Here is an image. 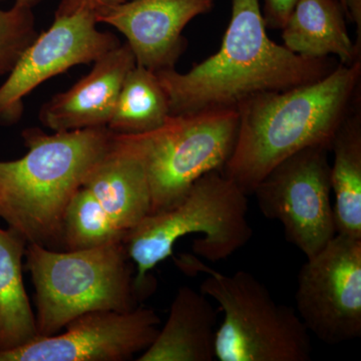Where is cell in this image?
I'll return each instance as SVG.
<instances>
[{
	"instance_id": "1",
	"label": "cell",
	"mask_w": 361,
	"mask_h": 361,
	"mask_svg": "<svg viewBox=\"0 0 361 361\" xmlns=\"http://www.w3.org/2000/svg\"><path fill=\"white\" fill-rule=\"evenodd\" d=\"M310 59L269 39L259 0H232V14L219 51L188 73H156L171 116L237 109L249 97L312 84L338 66Z\"/></svg>"
},
{
	"instance_id": "2",
	"label": "cell",
	"mask_w": 361,
	"mask_h": 361,
	"mask_svg": "<svg viewBox=\"0 0 361 361\" xmlns=\"http://www.w3.org/2000/svg\"><path fill=\"white\" fill-rule=\"evenodd\" d=\"M361 59L326 77L281 92H260L240 104L236 144L223 173L253 193L265 176L301 149L331 148L337 130L360 94Z\"/></svg>"
},
{
	"instance_id": "3",
	"label": "cell",
	"mask_w": 361,
	"mask_h": 361,
	"mask_svg": "<svg viewBox=\"0 0 361 361\" xmlns=\"http://www.w3.org/2000/svg\"><path fill=\"white\" fill-rule=\"evenodd\" d=\"M27 153L0 161V218L27 243L63 250L66 208L90 170L110 149L108 128L23 130Z\"/></svg>"
},
{
	"instance_id": "4",
	"label": "cell",
	"mask_w": 361,
	"mask_h": 361,
	"mask_svg": "<svg viewBox=\"0 0 361 361\" xmlns=\"http://www.w3.org/2000/svg\"><path fill=\"white\" fill-rule=\"evenodd\" d=\"M201 234L194 253L212 262L243 248L253 235L248 220V195L222 171L204 175L172 208L149 214L126 235L123 242L135 265V287L140 300L155 285L149 272L170 257L178 240Z\"/></svg>"
},
{
	"instance_id": "5",
	"label": "cell",
	"mask_w": 361,
	"mask_h": 361,
	"mask_svg": "<svg viewBox=\"0 0 361 361\" xmlns=\"http://www.w3.org/2000/svg\"><path fill=\"white\" fill-rule=\"evenodd\" d=\"M25 259L39 337L59 334L85 313L127 312L139 306L134 263L123 241L78 251L27 243Z\"/></svg>"
},
{
	"instance_id": "6",
	"label": "cell",
	"mask_w": 361,
	"mask_h": 361,
	"mask_svg": "<svg viewBox=\"0 0 361 361\" xmlns=\"http://www.w3.org/2000/svg\"><path fill=\"white\" fill-rule=\"evenodd\" d=\"M237 109L171 116L159 129L118 135L114 142L141 161L151 192L152 212L179 203L197 180L224 170L238 134Z\"/></svg>"
},
{
	"instance_id": "7",
	"label": "cell",
	"mask_w": 361,
	"mask_h": 361,
	"mask_svg": "<svg viewBox=\"0 0 361 361\" xmlns=\"http://www.w3.org/2000/svg\"><path fill=\"white\" fill-rule=\"evenodd\" d=\"M208 273L201 292L219 304L224 320L216 332L220 361H310V334L293 308L278 304L264 285L246 271Z\"/></svg>"
},
{
	"instance_id": "8",
	"label": "cell",
	"mask_w": 361,
	"mask_h": 361,
	"mask_svg": "<svg viewBox=\"0 0 361 361\" xmlns=\"http://www.w3.org/2000/svg\"><path fill=\"white\" fill-rule=\"evenodd\" d=\"M330 149L310 147L272 169L254 189L259 209L283 227L285 238L306 258L336 237Z\"/></svg>"
},
{
	"instance_id": "9",
	"label": "cell",
	"mask_w": 361,
	"mask_h": 361,
	"mask_svg": "<svg viewBox=\"0 0 361 361\" xmlns=\"http://www.w3.org/2000/svg\"><path fill=\"white\" fill-rule=\"evenodd\" d=\"M297 314L329 345L361 336V239L336 234L299 271Z\"/></svg>"
},
{
	"instance_id": "10",
	"label": "cell",
	"mask_w": 361,
	"mask_h": 361,
	"mask_svg": "<svg viewBox=\"0 0 361 361\" xmlns=\"http://www.w3.org/2000/svg\"><path fill=\"white\" fill-rule=\"evenodd\" d=\"M94 11L54 16L49 30L37 35L0 87V126L20 122L23 99L45 80L78 65L94 63L122 44L97 28Z\"/></svg>"
},
{
	"instance_id": "11",
	"label": "cell",
	"mask_w": 361,
	"mask_h": 361,
	"mask_svg": "<svg viewBox=\"0 0 361 361\" xmlns=\"http://www.w3.org/2000/svg\"><path fill=\"white\" fill-rule=\"evenodd\" d=\"M160 323L156 311L144 306L127 312L92 311L68 322L63 334L0 353V361L130 360L153 343Z\"/></svg>"
},
{
	"instance_id": "12",
	"label": "cell",
	"mask_w": 361,
	"mask_h": 361,
	"mask_svg": "<svg viewBox=\"0 0 361 361\" xmlns=\"http://www.w3.org/2000/svg\"><path fill=\"white\" fill-rule=\"evenodd\" d=\"M213 6L214 0H127L94 13L126 37L135 65L159 73L175 68L187 47L183 30Z\"/></svg>"
},
{
	"instance_id": "13",
	"label": "cell",
	"mask_w": 361,
	"mask_h": 361,
	"mask_svg": "<svg viewBox=\"0 0 361 361\" xmlns=\"http://www.w3.org/2000/svg\"><path fill=\"white\" fill-rule=\"evenodd\" d=\"M135 66L127 42L106 52L85 77L42 106L40 123L54 132L108 128L123 80Z\"/></svg>"
},
{
	"instance_id": "14",
	"label": "cell",
	"mask_w": 361,
	"mask_h": 361,
	"mask_svg": "<svg viewBox=\"0 0 361 361\" xmlns=\"http://www.w3.org/2000/svg\"><path fill=\"white\" fill-rule=\"evenodd\" d=\"M217 311L202 292L180 287L167 322L137 361H213Z\"/></svg>"
},
{
	"instance_id": "15",
	"label": "cell",
	"mask_w": 361,
	"mask_h": 361,
	"mask_svg": "<svg viewBox=\"0 0 361 361\" xmlns=\"http://www.w3.org/2000/svg\"><path fill=\"white\" fill-rule=\"evenodd\" d=\"M82 187L101 204L120 231L134 229L152 212L151 192L141 161L114 142Z\"/></svg>"
},
{
	"instance_id": "16",
	"label": "cell",
	"mask_w": 361,
	"mask_h": 361,
	"mask_svg": "<svg viewBox=\"0 0 361 361\" xmlns=\"http://www.w3.org/2000/svg\"><path fill=\"white\" fill-rule=\"evenodd\" d=\"M345 13L338 0H298L282 28L283 45L310 59L336 56L342 65L361 59L349 37Z\"/></svg>"
},
{
	"instance_id": "17",
	"label": "cell",
	"mask_w": 361,
	"mask_h": 361,
	"mask_svg": "<svg viewBox=\"0 0 361 361\" xmlns=\"http://www.w3.org/2000/svg\"><path fill=\"white\" fill-rule=\"evenodd\" d=\"M27 241L13 228H0V353L39 338L37 319L23 283Z\"/></svg>"
},
{
	"instance_id": "18",
	"label": "cell",
	"mask_w": 361,
	"mask_h": 361,
	"mask_svg": "<svg viewBox=\"0 0 361 361\" xmlns=\"http://www.w3.org/2000/svg\"><path fill=\"white\" fill-rule=\"evenodd\" d=\"M360 94L332 141L331 189L338 235L361 239Z\"/></svg>"
},
{
	"instance_id": "19",
	"label": "cell",
	"mask_w": 361,
	"mask_h": 361,
	"mask_svg": "<svg viewBox=\"0 0 361 361\" xmlns=\"http://www.w3.org/2000/svg\"><path fill=\"white\" fill-rule=\"evenodd\" d=\"M170 116L157 73L135 65L123 80L108 129L118 135L144 134L159 129Z\"/></svg>"
},
{
	"instance_id": "20",
	"label": "cell",
	"mask_w": 361,
	"mask_h": 361,
	"mask_svg": "<svg viewBox=\"0 0 361 361\" xmlns=\"http://www.w3.org/2000/svg\"><path fill=\"white\" fill-rule=\"evenodd\" d=\"M120 231L97 199L80 187L66 208L63 223V250L78 251L123 241Z\"/></svg>"
},
{
	"instance_id": "21",
	"label": "cell",
	"mask_w": 361,
	"mask_h": 361,
	"mask_svg": "<svg viewBox=\"0 0 361 361\" xmlns=\"http://www.w3.org/2000/svg\"><path fill=\"white\" fill-rule=\"evenodd\" d=\"M37 35L32 8L14 4L0 8V77L13 71Z\"/></svg>"
},
{
	"instance_id": "22",
	"label": "cell",
	"mask_w": 361,
	"mask_h": 361,
	"mask_svg": "<svg viewBox=\"0 0 361 361\" xmlns=\"http://www.w3.org/2000/svg\"><path fill=\"white\" fill-rule=\"evenodd\" d=\"M298 0H265L263 20L269 30H282Z\"/></svg>"
},
{
	"instance_id": "23",
	"label": "cell",
	"mask_w": 361,
	"mask_h": 361,
	"mask_svg": "<svg viewBox=\"0 0 361 361\" xmlns=\"http://www.w3.org/2000/svg\"><path fill=\"white\" fill-rule=\"evenodd\" d=\"M127 0H61L54 16H68L78 11H96L102 7L113 6Z\"/></svg>"
},
{
	"instance_id": "24",
	"label": "cell",
	"mask_w": 361,
	"mask_h": 361,
	"mask_svg": "<svg viewBox=\"0 0 361 361\" xmlns=\"http://www.w3.org/2000/svg\"><path fill=\"white\" fill-rule=\"evenodd\" d=\"M341 6L346 18L356 26L357 39L355 44L357 49L361 51V0H342Z\"/></svg>"
},
{
	"instance_id": "25",
	"label": "cell",
	"mask_w": 361,
	"mask_h": 361,
	"mask_svg": "<svg viewBox=\"0 0 361 361\" xmlns=\"http://www.w3.org/2000/svg\"><path fill=\"white\" fill-rule=\"evenodd\" d=\"M14 4H18V6L30 7V8H33L35 6L40 4L42 0H13Z\"/></svg>"
},
{
	"instance_id": "26",
	"label": "cell",
	"mask_w": 361,
	"mask_h": 361,
	"mask_svg": "<svg viewBox=\"0 0 361 361\" xmlns=\"http://www.w3.org/2000/svg\"><path fill=\"white\" fill-rule=\"evenodd\" d=\"M338 1H339V4H341L342 0H338Z\"/></svg>"
},
{
	"instance_id": "27",
	"label": "cell",
	"mask_w": 361,
	"mask_h": 361,
	"mask_svg": "<svg viewBox=\"0 0 361 361\" xmlns=\"http://www.w3.org/2000/svg\"><path fill=\"white\" fill-rule=\"evenodd\" d=\"M0 1H2V0H0Z\"/></svg>"
}]
</instances>
